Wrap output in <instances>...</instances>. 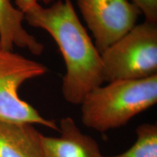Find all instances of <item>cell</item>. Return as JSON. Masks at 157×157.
Here are the masks:
<instances>
[{
  "label": "cell",
  "instance_id": "cell-1",
  "mask_svg": "<svg viewBox=\"0 0 157 157\" xmlns=\"http://www.w3.org/2000/svg\"><path fill=\"white\" fill-rule=\"evenodd\" d=\"M34 28L48 33L63 58L66 73L62 94L68 103L81 105L84 98L104 82L101 53L79 21L71 0H57L49 7L37 2L24 14Z\"/></svg>",
  "mask_w": 157,
  "mask_h": 157
},
{
  "label": "cell",
  "instance_id": "cell-2",
  "mask_svg": "<svg viewBox=\"0 0 157 157\" xmlns=\"http://www.w3.org/2000/svg\"><path fill=\"white\" fill-rule=\"evenodd\" d=\"M157 102V74L95 88L81 103L82 122L100 132L119 128Z\"/></svg>",
  "mask_w": 157,
  "mask_h": 157
},
{
  "label": "cell",
  "instance_id": "cell-3",
  "mask_svg": "<svg viewBox=\"0 0 157 157\" xmlns=\"http://www.w3.org/2000/svg\"><path fill=\"white\" fill-rule=\"evenodd\" d=\"M105 82L157 74V23L145 21L101 53Z\"/></svg>",
  "mask_w": 157,
  "mask_h": 157
},
{
  "label": "cell",
  "instance_id": "cell-4",
  "mask_svg": "<svg viewBox=\"0 0 157 157\" xmlns=\"http://www.w3.org/2000/svg\"><path fill=\"white\" fill-rule=\"evenodd\" d=\"M48 72L45 65L7 50L0 44V119L42 125L58 132L56 121L42 117L18 95L19 88L24 82Z\"/></svg>",
  "mask_w": 157,
  "mask_h": 157
},
{
  "label": "cell",
  "instance_id": "cell-5",
  "mask_svg": "<svg viewBox=\"0 0 157 157\" xmlns=\"http://www.w3.org/2000/svg\"><path fill=\"white\" fill-rule=\"evenodd\" d=\"M100 53L136 25L140 10L129 0H76Z\"/></svg>",
  "mask_w": 157,
  "mask_h": 157
},
{
  "label": "cell",
  "instance_id": "cell-6",
  "mask_svg": "<svg viewBox=\"0 0 157 157\" xmlns=\"http://www.w3.org/2000/svg\"><path fill=\"white\" fill-rule=\"evenodd\" d=\"M58 127L59 136L42 135V157H103L97 141L82 132L72 118H63Z\"/></svg>",
  "mask_w": 157,
  "mask_h": 157
},
{
  "label": "cell",
  "instance_id": "cell-7",
  "mask_svg": "<svg viewBox=\"0 0 157 157\" xmlns=\"http://www.w3.org/2000/svg\"><path fill=\"white\" fill-rule=\"evenodd\" d=\"M42 135L34 124L0 119V157H42Z\"/></svg>",
  "mask_w": 157,
  "mask_h": 157
},
{
  "label": "cell",
  "instance_id": "cell-8",
  "mask_svg": "<svg viewBox=\"0 0 157 157\" xmlns=\"http://www.w3.org/2000/svg\"><path fill=\"white\" fill-rule=\"evenodd\" d=\"M24 14L11 0H0V44L7 50H13L15 46L39 56L44 51V45L24 29Z\"/></svg>",
  "mask_w": 157,
  "mask_h": 157
},
{
  "label": "cell",
  "instance_id": "cell-9",
  "mask_svg": "<svg viewBox=\"0 0 157 157\" xmlns=\"http://www.w3.org/2000/svg\"><path fill=\"white\" fill-rule=\"evenodd\" d=\"M135 132L136 140L128 150L115 156L103 157H157L156 124H142Z\"/></svg>",
  "mask_w": 157,
  "mask_h": 157
},
{
  "label": "cell",
  "instance_id": "cell-10",
  "mask_svg": "<svg viewBox=\"0 0 157 157\" xmlns=\"http://www.w3.org/2000/svg\"><path fill=\"white\" fill-rule=\"evenodd\" d=\"M145 17V21L157 23V0H131Z\"/></svg>",
  "mask_w": 157,
  "mask_h": 157
},
{
  "label": "cell",
  "instance_id": "cell-11",
  "mask_svg": "<svg viewBox=\"0 0 157 157\" xmlns=\"http://www.w3.org/2000/svg\"><path fill=\"white\" fill-rule=\"evenodd\" d=\"M15 5L23 14L27 13L38 2L36 0H15Z\"/></svg>",
  "mask_w": 157,
  "mask_h": 157
},
{
  "label": "cell",
  "instance_id": "cell-12",
  "mask_svg": "<svg viewBox=\"0 0 157 157\" xmlns=\"http://www.w3.org/2000/svg\"><path fill=\"white\" fill-rule=\"evenodd\" d=\"M37 2L38 1H41L42 2H44V4H51V3H53L54 2L57 1V0H36Z\"/></svg>",
  "mask_w": 157,
  "mask_h": 157
}]
</instances>
